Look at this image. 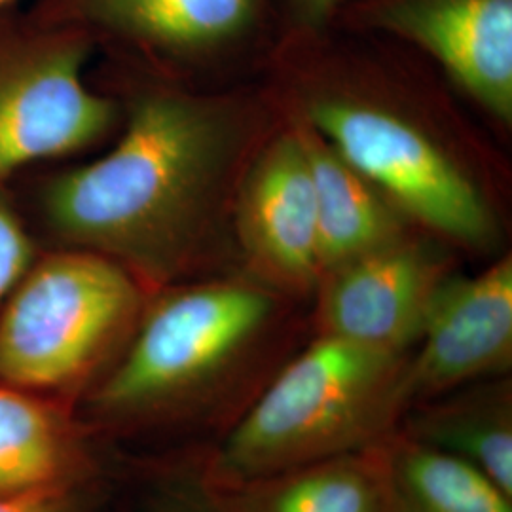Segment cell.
Instances as JSON below:
<instances>
[{"mask_svg": "<svg viewBox=\"0 0 512 512\" xmlns=\"http://www.w3.org/2000/svg\"><path fill=\"white\" fill-rule=\"evenodd\" d=\"M203 492L215 512H389L384 440L359 452Z\"/></svg>", "mask_w": 512, "mask_h": 512, "instance_id": "4fadbf2b", "label": "cell"}, {"mask_svg": "<svg viewBox=\"0 0 512 512\" xmlns=\"http://www.w3.org/2000/svg\"><path fill=\"white\" fill-rule=\"evenodd\" d=\"M406 355L319 334L275 370L219 437L203 488L228 486L380 444L406 412Z\"/></svg>", "mask_w": 512, "mask_h": 512, "instance_id": "3957f363", "label": "cell"}, {"mask_svg": "<svg viewBox=\"0 0 512 512\" xmlns=\"http://www.w3.org/2000/svg\"><path fill=\"white\" fill-rule=\"evenodd\" d=\"M298 135L310 162L323 275L397 241L395 215L374 192V186L311 126L300 129Z\"/></svg>", "mask_w": 512, "mask_h": 512, "instance_id": "9a60e30c", "label": "cell"}, {"mask_svg": "<svg viewBox=\"0 0 512 512\" xmlns=\"http://www.w3.org/2000/svg\"><path fill=\"white\" fill-rule=\"evenodd\" d=\"M340 2L342 0H293L298 18L308 27L325 23V19L329 18Z\"/></svg>", "mask_w": 512, "mask_h": 512, "instance_id": "d6986e66", "label": "cell"}, {"mask_svg": "<svg viewBox=\"0 0 512 512\" xmlns=\"http://www.w3.org/2000/svg\"><path fill=\"white\" fill-rule=\"evenodd\" d=\"M14 4H18V0H0V10L8 8V6H14Z\"/></svg>", "mask_w": 512, "mask_h": 512, "instance_id": "ffe728a7", "label": "cell"}, {"mask_svg": "<svg viewBox=\"0 0 512 512\" xmlns=\"http://www.w3.org/2000/svg\"><path fill=\"white\" fill-rule=\"evenodd\" d=\"M150 294L105 256L40 249L0 308V380L76 406L128 346Z\"/></svg>", "mask_w": 512, "mask_h": 512, "instance_id": "277c9868", "label": "cell"}, {"mask_svg": "<svg viewBox=\"0 0 512 512\" xmlns=\"http://www.w3.org/2000/svg\"><path fill=\"white\" fill-rule=\"evenodd\" d=\"M92 486L37 494L0 495V512H92Z\"/></svg>", "mask_w": 512, "mask_h": 512, "instance_id": "ac0fdd59", "label": "cell"}, {"mask_svg": "<svg viewBox=\"0 0 512 512\" xmlns=\"http://www.w3.org/2000/svg\"><path fill=\"white\" fill-rule=\"evenodd\" d=\"M376 25L433 55L503 122L512 118V0H389Z\"/></svg>", "mask_w": 512, "mask_h": 512, "instance_id": "8fae6325", "label": "cell"}, {"mask_svg": "<svg viewBox=\"0 0 512 512\" xmlns=\"http://www.w3.org/2000/svg\"><path fill=\"white\" fill-rule=\"evenodd\" d=\"M211 509H213V507H211ZM213 512H215V509H213Z\"/></svg>", "mask_w": 512, "mask_h": 512, "instance_id": "44dd1931", "label": "cell"}, {"mask_svg": "<svg viewBox=\"0 0 512 512\" xmlns=\"http://www.w3.org/2000/svg\"><path fill=\"white\" fill-rule=\"evenodd\" d=\"M311 128L406 213L465 245H486L494 220L475 184L420 129L387 110L323 99Z\"/></svg>", "mask_w": 512, "mask_h": 512, "instance_id": "8992f818", "label": "cell"}, {"mask_svg": "<svg viewBox=\"0 0 512 512\" xmlns=\"http://www.w3.org/2000/svg\"><path fill=\"white\" fill-rule=\"evenodd\" d=\"M384 454L389 512H512V495L490 476L399 429Z\"/></svg>", "mask_w": 512, "mask_h": 512, "instance_id": "2e32d148", "label": "cell"}, {"mask_svg": "<svg viewBox=\"0 0 512 512\" xmlns=\"http://www.w3.org/2000/svg\"><path fill=\"white\" fill-rule=\"evenodd\" d=\"M40 253L8 184H0V308Z\"/></svg>", "mask_w": 512, "mask_h": 512, "instance_id": "e0dca14e", "label": "cell"}, {"mask_svg": "<svg viewBox=\"0 0 512 512\" xmlns=\"http://www.w3.org/2000/svg\"><path fill=\"white\" fill-rule=\"evenodd\" d=\"M92 431L73 404L0 380V495L92 486Z\"/></svg>", "mask_w": 512, "mask_h": 512, "instance_id": "7c38bea8", "label": "cell"}, {"mask_svg": "<svg viewBox=\"0 0 512 512\" xmlns=\"http://www.w3.org/2000/svg\"><path fill=\"white\" fill-rule=\"evenodd\" d=\"M512 363V260L446 277L404 368L406 408L463 385L501 378ZM404 416V414H403Z\"/></svg>", "mask_w": 512, "mask_h": 512, "instance_id": "52a82bcc", "label": "cell"}, {"mask_svg": "<svg viewBox=\"0 0 512 512\" xmlns=\"http://www.w3.org/2000/svg\"><path fill=\"white\" fill-rule=\"evenodd\" d=\"M232 150L222 110L150 82L129 95L124 129L103 156L31 169L8 186L40 249L105 256L154 294L200 262Z\"/></svg>", "mask_w": 512, "mask_h": 512, "instance_id": "6da1fadb", "label": "cell"}, {"mask_svg": "<svg viewBox=\"0 0 512 512\" xmlns=\"http://www.w3.org/2000/svg\"><path fill=\"white\" fill-rule=\"evenodd\" d=\"M92 40L0 10V184L105 141L122 109L86 78Z\"/></svg>", "mask_w": 512, "mask_h": 512, "instance_id": "5b68a950", "label": "cell"}, {"mask_svg": "<svg viewBox=\"0 0 512 512\" xmlns=\"http://www.w3.org/2000/svg\"><path fill=\"white\" fill-rule=\"evenodd\" d=\"M399 431L471 463L512 495V389L505 376L408 406Z\"/></svg>", "mask_w": 512, "mask_h": 512, "instance_id": "5bb4252c", "label": "cell"}, {"mask_svg": "<svg viewBox=\"0 0 512 512\" xmlns=\"http://www.w3.org/2000/svg\"><path fill=\"white\" fill-rule=\"evenodd\" d=\"M275 315L274 294L236 281L150 294L128 346L78 403V416L92 433L222 435L264 385L255 361Z\"/></svg>", "mask_w": 512, "mask_h": 512, "instance_id": "7a4b0ae2", "label": "cell"}, {"mask_svg": "<svg viewBox=\"0 0 512 512\" xmlns=\"http://www.w3.org/2000/svg\"><path fill=\"white\" fill-rule=\"evenodd\" d=\"M446 270L429 251L393 241L346 262L319 281V334L406 355Z\"/></svg>", "mask_w": 512, "mask_h": 512, "instance_id": "9c48e42d", "label": "cell"}, {"mask_svg": "<svg viewBox=\"0 0 512 512\" xmlns=\"http://www.w3.org/2000/svg\"><path fill=\"white\" fill-rule=\"evenodd\" d=\"M262 0H33L31 16L150 63H184L249 33Z\"/></svg>", "mask_w": 512, "mask_h": 512, "instance_id": "ba28073f", "label": "cell"}, {"mask_svg": "<svg viewBox=\"0 0 512 512\" xmlns=\"http://www.w3.org/2000/svg\"><path fill=\"white\" fill-rule=\"evenodd\" d=\"M249 256L274 285L304 293L319 285V230L310 162L298 133L283 135L253 165L239 200Z\"/></svg>", "mask_w": 512, "mask_h": 512, "instance_id": "30bf717a", "label": "cell"}]
</instances>
